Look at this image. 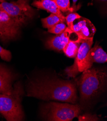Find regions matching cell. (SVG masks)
I'll use <instances>...</instances> for the list:
<instances>
[{"mask_svg":"<svg viewBox=\"0 0 107 121\" xmlns=\"http://www.w3.org/2000/svg\"><path fill=\"white\" fill-rule=\"evenodd\" d=\"M27 95L45 100H54L75 104L77 96L75 83L56 78H40L28 84Z\"/></svg>","mask_w":107,"mask_h":121,"instance_id":"6da1fadb","label":"cell"},{"mask_svg":"<svg viewBox=\"0 0 107 121\" xmlns=\"http://www.w3.org/2000/svg\"><path fill=\"white\" fill-rule=\"evenodd\" d=\"M106 80L107 73L104 70L90 68L83 71L78 84L81 100L87 101L100 93Z\"/></svg>","mask_w":107,"mask_h":121,"instance_id":"7a4b0ae2","label":"cell"},{"mask_svg":"<svg viewBox=\"0 0 107 121\" xmlns=\"http://www.w3.org/2000/svg\"><path fill=\"white\" fill-rule=\"evenodd\" d=\"M24 90L20 82L15 84L11 95L0 94V113L8 121H21L24 119L21 100Z\"/></svg>","mask_w":107,"mask_h":121,"instance_id":"3957f363","label":"cell"},{"mask_svg":"<svg viewBox=\"0 0 107 121\" xmlns=\"http://www.w3.org/2000/svg\"><path fill=\"white\" fill-rule=\"evenodd\" d=\"M81 112L78 105L50 102L42 108V114L48 121H71L77 117Z\"/></svg>","mask_w":107,"mask_h":121,"instance_id":"277c9868","label":"cell"},{"mask_svg":"<svg viewBox=\"0 0 107 121\" xmlns=\"http://www.w3.org/2000/svg\"><path fill=\"white\" fill-rule=\"evenodd\" d=\"M0 11L4 12L22 27L31 20L35 13V10L29 4L28 0L1 3Z\"/></svg>","mask_w":107,"mask_h":121,"instance_id":"5b68a950","label":"cell"},{"mask_svg":"<svg viewBox=\"0 0 107 121\" xmlns=\"http://www.w3.org/2000/svg\"><path fill=\"white\" fill-rule=\"evenodd\" d=\"M22 26L4 12L0 11V40L4 43L16 40Z\"/></svg>","mask_w":107,"mask_h":121,"instance_id":"8992f818","label":"cell"},{"mask_svg":"<svg viewBox=\"0 0 107 121\" xmlns=\"http://www.w3.org/2000/svg\"><path fill=\"white\" fill-rule=\"evenodd\" d=\"M79 41L81 44L75 57V62L73 65L66 68L65 69V73L69 77H75L79 73L78 68L84 62L88 52L91 49L93 43V38L81 40Z\"/></svg>","mask_w":107,"mask_h":121,"instance_id":"52a82bcc","label":"cell"},{"mask_svg":"<svg viewBox=\"0 0 107 121\" xmlns=\"http://www.w3.org/2000/svg\"><path fill=\"white\" fill-rule=\"evenodd\" d=\"M77 22L73 23L69 29L77 35L78 40L93 38L96 29L88 19L82 17L78 19Z\"/></svg>","mask_w":107,"mask_h":121,"instance_id":"ba28073f","label":"cell"},{"mask_svg":"<svg viewBox=\"0 0 107 121\" xmlns=\"http://www.w3.org/2000/svg\"><path fill=\"white\" fill-rule=\"evenodd\" d=\"M107 61V53L101 46L96 44L91 48L84 62L78 68V70L79 72H83L91 68L94 63H104Z\"/></svg>","mask_w":107,"mask_h":121,"instance_id":"9c48e42d","label":"cell"},{"mask_svg":"<svg viewBox=\"0 0 107 121\" xmlns=\"http://www.w3.org/2000/svg\"><path fill=\"white\" fill-rule=\"evenodd\" d=\"M15 79L13 72L5 66L0 64V94L11 95L12 93Z\"/></svg>","mask_w":107,"mask_h":121,"instance_id":"30bf717a","label":"cell"},{"mask_svg":"<svg viewBox=\"0 0 107 121\" xmlns=\"http://www.w3.org/2000/svg\"><path fill=\"white\" fill-rule=\"evenodd\" d=\"M73 33L68 27L62 33L57 34L48 40L46 42V46L49 49L60 51L63 50L65 45L71 40L70 37Z\"/></svg>","mask_w":107,"mask_h":121,"instance_id":"8fae6325","label":"cell"},{"mask_svg":"<svg viewBox=\"0 0 107 121\" xmlns=\"http://www.w3.org/2000/svg\"><path fill=\"white\" fill-rule=\"evenodd\" d=\"M32 5L40 9L45 10L51 13L54 14L65 22V18L62 12L59 9L53 0H35Z\"/></svg>","mask_w":107,"mask_h":121,"instance_id":"7c38bea8","label":"cell"},{"mask_svg":"<svg viewBox=\"0 0 107 121\" xmlns=\"http://www.w3.org/2000/svg\"><path fill=\"white\" fill-rule=\"evenodd\" d=\"M80 44L81 42L78 40L77 38L75 40H70L65 45L63 51L67 56L70 58H75Z\"/></svg>","mask_w":107,"mask_h":121,"instance_id":"4fadbf2b","label":"cell"},{"mask_svg":"<svg viewBox=\"0 0 107 121\" xmlns=\"http://www.w3.org/2000/svg\"><path fill=\"white\" fill-rule=\"evenodd\" d=\"M41 22L43 27L44 28L49 29L56 24L63 21L57 15L51 13V15L48 17L42 18Z\"/></svg>","mask_w":107,"mask_h":121,"instance_id":"5bb4252c","label":"cell"},{"mask_svg":"<svg viewBox=\"0 0 107 121\" xmlns=\"http://www.w3.org/2000/svg\"><path fill=\"white\" fill-rule=\"evenodd\" d=\"M61 12L65 13L74 12L75 9L70 6V0H53Z\"/></svg>","mask_w":107,"mask_h":121,"instance_id":"9a60e30c","label":"cell"},{"mask_svg":"<svg viewBox=\"0 0 107 121\" xmlns=\"http://www.w3.org/2000/svg\"><path fill=\"white\" fill-rule=\"evenodd\" d=\"M67 28V26L64 22H61L59 23L52 28L48 29V32L51 33L55 34H59L63 32Z\"/></svg>","mask_w":107,"mask_h":121,"instance_id":"2e32d148","label":"cell"},{"mask_svg":"<svg viewBox=\"0 0 107 121\" xmlns=\"http://www.w3.org/2000/svg\"><path fill=\"white\" fill-rule=\"evenodd\" d=\"M82 17L79 15L77 13L75 12H72V13H69L66 17L65 18V22L66 23V25L67 27L70 28L71 26L73 25V23L77 19L81 18Z\"/></svg>","mask_w":107,"mask_h":121,"instance_id":"e0dca14e","label":"cell"},{"mask_svg":"<svg viewBox=\"0 0 107 121\" xmlns=\"http://www.w3.org/2000/svg\"><path fill=\"white\" fill-rule=\"evenodd\" d=\"M0 57L4 61H10L12 59V54L10 51L0 45Z\"/></svg>","mask_w":107,"mask_h":121,"instance_id":"ac0fdd59","label":"cell"},{"mask_svg":"<svg viewBox=\"0 0 107 121\" xmlns=\"http://www.w3.org/2000/svg\"><path fill=\"white\" fill-rule=\"evenodd\" d=\"M78 121H97L98 118L96 115L86 114L78 117Z\"/></svg>","mask_w":107,"mask_h":121,"instance_id":"d6986e66","label":"cell"},{"mask_svg":"<svg viewBox=\"0 0 107 121\" xmlns=\"http://www.w3.org/2000/svg\"><path fill=\"white\" fill-rule=\"evenodd\" d=\"M78 0H73V6L72 7H73L75 9L76 7H75V4H76V2H77Z\"/></svg>","mask_w":107,"mask_h":121,"instance_id":"ffe728a7","label":"cell"},{"mask_svg":"<svg viewBox=\"0 0 107 121\" xmlns=\"http://www.w3.org/2000/svg\"><path fill=\"white\" fill-rule=\"evenodd\" d=\"M5 1V0H0V3H3Z\"/></svg>","mask_w":107,"mask_h":121,"instance_id":"44dd1931","label":"cell"},{"mask_svg":"<svg viewBox=\"0 0 107 121\" xmlns=\"http://www.w3.org/2000/svg\"><path fill=\"white\" fill-rule=\"evenodd\" d=\"M99 1H101V2H106L107 0H99Z\"/></svg>","mask_w":107,"mask_h":121,"instance_id":"7402d4cb","label":"cell"}]
</instances>
